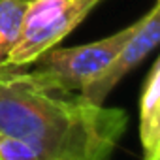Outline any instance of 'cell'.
Listing matches in <instances>:
<instances>
[{"mask_svg": "<svg viewBox=\"0 0 160 160\" xmlns=\"http://www.w3.org/2000/svg\"><path fill=\"white\" fill-rule=\"evenodd\" d=\"M102 0H32L21 25L10 68H27L47 49L58 45Z\"/></svg>", "mask_w": 160, "mask_h": 160, "instance_id": "cell-3", "label": "cell"}, {"mask_svg": "<svg viewBox=\"0 0 160 160\" xmlns=\"http://www.w3.org/2000/svg\"><path fill=\"white\" fill-rule=\"evenodd\" d=\"M139 139L143 160H160V60H154L139 96Z\"/></svg>", "mask_w": 160, "mask_h": 160, "instance_id": "cell-5", "label": "cell"}, {"mask_svg": "<svg viewBox=\"0 0 160 160\" xmlns=\"http://www.w3.org/2000/svg\"><path fill=\"white\" fill-rule=\"evenodd\" d=\"M136 23L92 43L75 47L55 45L40 55L27 72L45 89L66 94L81 91L111 62V58L136 30Z\"/></svg>", "mask_w": 160, "mask_h": 160, "instance_id": "cell-2", "label": "cell"}, {"mask_svg": "<svg viewBox=\"0 0 160 160\" xmlns=\"http://www.w3.org/2000/svg\"><path fill=\"white\" fill-rule=\"evenodd\" d=\"M0 160H43L25 141L0 134Z\"/></svg>", "mask_w": 160, "mask_h": 160, "instance_id": "cell-7", "label": "cell"}, {"mask_svg": "<svg viewBox=\"0 0 160 160\" xmlns=\"http://www.w3.org/2000/svg\"><path fill=\"white\" fill-rule=\"evenodd\" d=\"M30 4L32 0H0V68L8 66V57L17 43Z\"/></svg>", "mask_w": 160, "mask_h": 160, "instance_id": "cell-6", "label": "cell"}, {"mask_svg": "<svg viewBox=\"0 0 160 160\" xmlns=\"http://www.w3.org/2000/svg\"><path fill=\"white\" fill-rule=\"evenodd\" d=\"M126 124L124 109L45 89L25 68H0V134L43 160H111Z\"/></svg>", "mask_w": 160, "mask_h": 160, "instance_id": "cell-1", "label": "cell"}, {"mask_svg": "<svg viewBox=\"0 0 160 160\" xmlns=\"http://www.w3.org/2000/svg\"><path fill=\"white\" fill-rule=\"evenodd\" d=\"M160 40V2L154 6L136 23V30L119 49V53L111 58V62L92 79L89 85L79 91V96L102 106L108 94L121 79L134 70L156 45Z\"/></svg>", "mask_w": 160, "mask_h": 160, "instance_id": "cell-4", "label": "cell"}]
</instances>
